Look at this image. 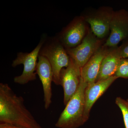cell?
Here are the masks:
<instances>
[{"label":"cell","instance_id":"6da1fadb","mask_svg":"<svg viewBox=\"0 0 128 128\" xmlns=\"http://www.w3.org/2000/svg\"><path fill=\"white\" fill-rule=\"evenodd\" d=\"M0 122L23 128H43L9 85L0 83Z\"/></svg>","mask_w":128,"mask_h":128},{"label":"cell","instance_id":"7a4b0ae2","mask_svg":"<svg viewBox=\"0 0 128 128\" xmlns=\"http://www.w3.org/2000/svg\"><path fill=\"white\" fill-rule=\"evenodd\" d=\"M87 83L81 77L77 91L70 98L55 124L58 128H77L84 124L85 92Z\"/></svg>","mask_w":128,"mask_h":128},{"label":"cell","instance_id":"3957f363","mask_svg":"<svg viewBox=\"0 0 128 128\" xmlns=\"http://www.w3.org/2000/svg\"><path fill=\"white\" fill-rule=\"evenodd\" d=\"M39 55L48 60L52 70L53 82L56 85H60V72L64 67L68 66L70 60L66 49L57 38H54L42 46Z\"/></svg>","mask_w":128,"mask_h":128},{"label":"cell","instance_id":"277c9868","mask_svg":"<svg viewBox=\"0 0 128 128\" xmlns=\"http://www.w3.org/2000/svg\"><path fill=\"white\" fill-rule=\"evenodd\" d=\"M96 36L89 28L81 43L75 48L66 50L70 58L81 69L98 48L105 42Z\"/></svg>","mask_w":128,"mask_h":128},{"label":"cell","instance_id":"5b68a950","mask_svg":"<svg viewBox=\"0 0 128 128\" xmlns=\"http://www.w3.org/2000/svg\"><path fill=\"white\" fill-rule=\"evenodd\" d=\"M44 43V41H40L31 52L18 54L16 58L12 62V66L15 67L22 64L24 65V70L21 75L14 78V82L21 85H25L36 79L37 59Z\"/></svg>","mask_w":128,"mask_h":128},{"label":"cell","instance_id":"8992f818","mask_svg":"<svg viewBox=\"0 0 128 128\" xmlns=\"http://www.w3.org/2000/svg\"><path fill=\"white\" fill-rule=\"evenodd\" d=\"M114 12L112 7L102 6L82 16L96 36L104 39L110 33V24Z\"/></svg>","mask_w":128,"mask_h":128},{"label":"cell","instance_id":"52a82bcc","mask_svg":"<svg viewBox=\"0 0 128 128\" xmlns=\"http://www.w3.org/2000/svg\"><path fill=\"white\" fill-rule=\"evenodd\" d=\"M87 23L83 16L76 17L62 30L57 39L66 49L75 48L87 34Z\"/></svg>","mask_w":128,"mask_h":128},{"label":"cell","instance_id":"ba28073f","mask_svg":"<svg viewBox=\"0 0 128 128\" xmlns=\"http://www.w3.org/2000/svg\"><path fill=\"white\" fill-rule=\"evenodd\" d=\"M128 38V12L124 9L114 11L110 25V33L104 45L108 48L118 46Z\"/></svg>","mask_w":128,"mask_h":128},{"label":"cell","instance_id":"9c48e42d","mask_svg":"<svg viewBox=\"0 0 128 128\" xmlns=\"http://www.w3.org/2000/svg\"><path fill=\"white\" fill-rule=\"evenodd\" d=\"M80 78V68L70 57L68 66L66 68L62 69L60 76V85L64 89L65 105L67 104L77 91Z\"/></svg>","mask_w":128,"mask_h":128},{"label":"cell","instance_id":"30bf717a","mask_svg":"<svg viewBox=\"0 0 128 128\" xmlns=\"http://www.w3.org/2000/svg\"><path fill=\"white\" fill-rule=\"evenodd\" d=\"M36 73L41 80L44 92V107L47 110L52 102L51 84L53 81V73L50 63L44 56L39 55Z\"/></svg>","mask_w":128,"mask_h":128},{"label":"cell","instance_id":"8fae6325","mask_svg":"<svg viewBox=\"0 0 128 128\" xmlns=\"http://www.w3.org/2000/svg\"><path fill=\"white\" fill-rule=\"evenodd\" d=\"M118 78L113 76L88 85L85 92L84 117L86 121L89 119L91 109L94 104Z\"/></svg>","mask_w":128,"mask_h":128},{"label":"cell","instance_id":"7c38bea8","mask_svg":"<svg viewBox=\"0 0 128 128\" xmlns=\"http://www.w3.org/2000/svg\"><path fill=\"white\" fill-rule=\"evenodd\" d=\"M109 48L103 44L81 69V77L88 85L96 82L101 64Z\"/></svg>","mask_w":128,"mask_h":128},{"label":"cell","instance_id":"4fadbf2b","mask_svg":"<svg viewBox=\"0 0 128 128\" xmlns=\"http://www.w3.org/2000/svg\"><path fill=\"white\" fill-rule=\"evenodd\" d=\"M121 58L118 46L109 48L102 60L96 82L114 76Z\"/></svg>","mask_w":128,"mask_h":128},{"label":"cell","instance_id":"5bb4252c","mask_svg":"<svg viewBox=\"0 0 128 128\" xmlns=\"http://www.w3.org/2000/svg\"><path fill=\"white\" fill-rule=\"evenodd\" d=\"M115 103L120 108L122 114L125 128H128V102L118 97L116 98Z\"/></svg>","mask_w":128,"mask_h":128},{"label":"cell","instance_id":"9a60e30c","mask_svg":"<svg viewBox=\"0 0 128 128\" xmlns=\"http://www.w3.org/2000/svg\"><path fill=\"white\" fill-rule=\"evenodd\" d=\"M114 76L118 78L128 79V58H121Z\"/></svg>","mask_w":128,"mask_h":128},{"label":"cell","instance_id":"2e32d148","mask_svg":"<svg viewBox=\"0 0 128 128\" xmlns=\"http://www.w3.org/2000/svg\"><path fill=\"white\" fill-rule=\"evenodd\" d=\"M119 48L122 58H128V38L123 41Z\"/></svg>","mask_w":128,"mask_h":128},{"label":"cell","instance_id":"e0dca14e","mask_svg":"<svg viewBox=\"0 0 128 128\" xmlns=\"http://www.w3.org/2000/svg\"><path fill=\"white\" fill-rule=\"evenodd\" d=\"M0 128H23L6 124H0Z\"/></svg>","mask_w":128,"mask_h":128},{"label":"cell","instance_id":"ac0fdd59","mask_svg":"<svg viewBox=\"0 0 128 128\" xmlns=\"http://www.w3.org/2000/svg\"><path fill=\"white\" fill-rule=\"evenodd\" d=\"M127 102H128V99H127Z\"/></svg>","mask_w":128,"mask_h":128}]
</instances>
